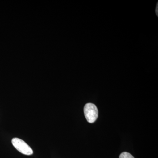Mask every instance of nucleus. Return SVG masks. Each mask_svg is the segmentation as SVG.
Returning <instances> with one entry per match:
<instances>
[{
  "instance_id": "1",
  "label": "nucleus",
  "mask_w": 158,
  "mask_h": 158,
  "mask_svg": "<svg viewBox=\"0 0 158 158\" xmlns=\"http://www.w3.org/2000/svg\"><path fill=\"white\" fill-rule=\"evenodd\" d=\"M12 145L20 152L30 156L33 154V150L24 141L19 138H13L11 140Z\"/></svg>"
},
{
  "instance_id": "4",
  "label": "nucleus",
  "mask_w": 158,
  "mask_h": 158,
  "mask_svg": "<svg viewBox=\"0 0 158 158\" xmlns=\"http://www.w3.org/2000/svg\"><path fill=\"white\" fill-rule=\"evenodd\" d=\"M156 13H157V15H158V5H157V8L156 9Z\"/></svg>"
},
{
  "instance_id": "3",
  "label": "nucleus",
  "mask_w": 158,
  "mask_h": 158,
  "mask_svg": "<svg viewBox=\"0 0 158 158\" xmlns=\"http://www.w3.org/2000/svg\"><path fill=\"white\" fill-rule=\"evenodd\" d=\"M119 158H135L129 153L123 152L119 156Z\"/></svg>"
},
{
  "instance_id": "2",
  "label": "nucleus",
  "mask_w": 158,
  "mask_h": 158,
  "mask_svg": "<svg viewBox=\"0 0 158 158\" xmlns=\"http://www.w3.org/2000/svg\"><path fill=\"white\" fill-rule=\"evenodd\" d=\"M85 118L90 123H93L96 121L98 117V110L95 105L87 103L84 109Z\"/></svg>"
}]
</instances>
